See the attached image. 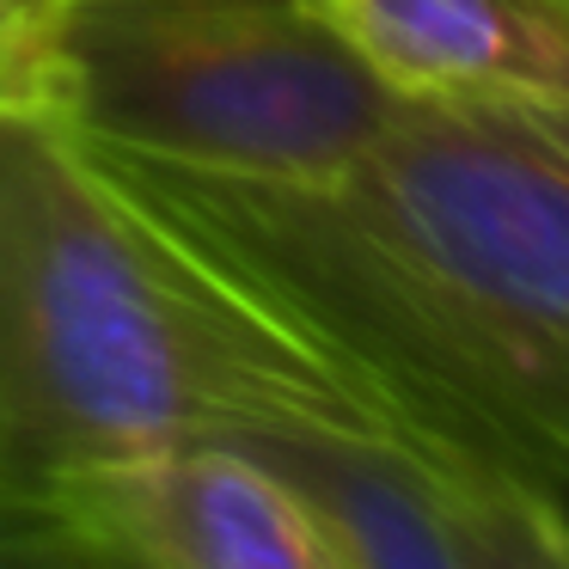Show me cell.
Segmentation results:
<instances>
[{"mask_svg":"<svg viewBox=\"0 0 569 569\" xmlns=\"http://www.w3.org/2000/svg\"><path fill=\"white\" fill-rule=\"evenodd\" d=\"M92 160L331 343L435 466L569 496V104H405L300 184Z\"/></svg>","mask_w":569,"mask_h":569,"instance_id":"cell-1","label":"cell"},{"mask_svg":"<svg viewBox=\"0 0 569 569\" xmlns=\"http://www.w3.org/2000/svg\"><path fill=\"white\" fill-rule=\"evenodd\" d=\"M319 13L398 104H569V0H319Z\"/></svg>","mask_w":569,"mask_h":569,"instance_id":"cell-5","label":"cell"},{"mask_svg":"<svg viewBox=\"0 0 569 569\" xmlns=\"http://www.w3.org/2000/svg\"><path fill=\"white\" fill-rule=\"evenodd\" d=\"M31 508H50V478H43V466L26 453V441L13 435V422L0 410V520L31 515Z\"/></svg>","mask_w":569,"mask_h":569,"instance_id":"cell-10","label":"cell"},{"mask_svg":"<svg viewBox=\"0 0 569 569\" xmlns=\"http://www.w3.org/2000/svg\"><path fill=\"white\" fill-rule=\"evenodd\" d=\"M478 569H569V502L527 478L471 471L459 483Z\"/></svg>","mask_w":569,"mask_h":569,"instance_id":"cell-7","label":"cell"},{"mask_svg":"<svg viewBox=\"0 0 569 569\" xmlns=\"http://www.w3.org/2000/svg\"><path fill=\"white\" fill-rule=\"evenodd\" d=\"M246 447L312 502L343 569H478L459 508L471 471L356 435H263Z\"/></svg>","mask_w":569,"mask_h":569,"instance_id":"cell-6","label":"cell"},{"mask_svg":"<svg viewBox=\"0 0 569 569\" xmlns=\"http://www.w3.org/2000/svg\"><path fill=\"white\" fill-rule=\"evenodd\" d=\"M68 7L74 0H0V123L68 117Z\"/></svg>","mask_w":569,"mask_h":569,"instance_id":"cell-8","label":"cell"},{"mask_svg":"<svg viewBox=\"0 0 569 569\" xmlns=\"http://www.w3.org/2000/svg\"><path fill=\"white\" fill-rule=\"evenodd\" d=\"M117 569H343L312 502L246 441H184L50 478Z\"/></svg>","mask_w":569,"mask_h":569,"instance_id":"cell-4","label":"cell"},{"mask_svg":"<svg viewBox=\"0 0 569 569\" xmlns=\"http://www.w3.org/2000/svg\"><path fill=\"white\" fill-rule=\"evenodd\" d=\"M405 104L319 0H74L62 129L117 160L300 184L349 166Z\"/></svg>","mask_w":569,"mask_h":569,"instance_id":"cell-3","label":"cell"},{"mask_svg":"<svg viewBox=\"0 0 569 569\" xmlns=\"http://www.w3.org/2000/svg\"><path fill=\"white\" fill-rule=\"evenodd\" d=\"M0 410L43 478L263 435L422 453L331 343L141 209L62 123H0Z\"/></svg>","mask_w":569,"mask_h":569,"instance_id":"cell-2","label":"cell"},{"mask_svg":"<svg viewBox=\"0 0 569 569\" xmlns=\"http://www.w3.org/2000/svg\"><path fill=\"white\" fill-rule=\"evenodd\" d=\"M0 569H117V563L68 515L31 508V515L0 520Z\"/></svg>","mask_w":569,"mask_h":569,"instance_id":"cell-9","label":"cell"}]
</instances>
